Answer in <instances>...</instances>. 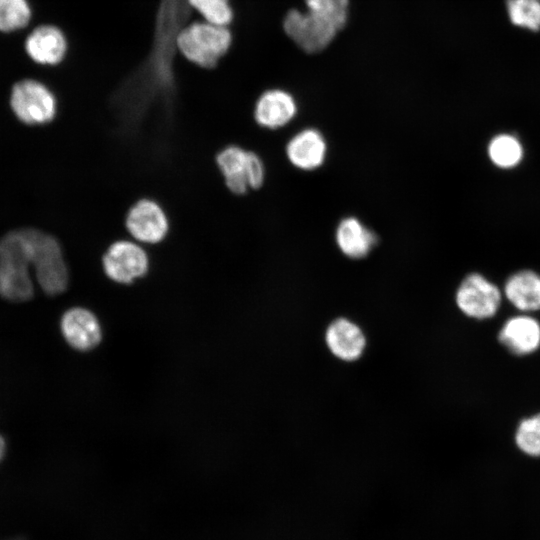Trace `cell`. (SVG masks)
I'll list each match as a JSON object with an SVG mask.
<instances>
[{
	"label": "cell",
	"mask_w": 540,
	"mask_h": 540,
	"mask_svg": "<svg viewBox=\"0 0 540 540\" xmlns=\"http://www.w3.org/2000/svg\"><path fill=\"white\" fill-rule=\"evenodd\" d=\"M486 153L491 164L500 170L517 168L525 158V148L518 136L508 132L495 134L487 143Z\"/></svg>",
	"instance_id": "ac0fdd59"
},
{
	"label": "cell",
	"mask_w": 540,
	"mask_h": 540,
	"mask_svg": "<svg viewBox=\"0 0 540 540\" xmlns=\"http://www.w3.org/2000/svg\"><path fill=\"white\" fill-rule=\"evenodd\" d=\"M61 331L73 348L79 351L93 349L101 341V328L95 315L87 309L75 307L64 313Z\"/></svg>",
	"instance_id": "30bf717a"
},
{
	"label": "cell",
	"mask_w": 540,
	"mask_h": 540,
	"mask_svg": "<svg viewBox=\"0 0 540 540\" xmlns=\"http://www.w3.org/2000/svg\"><path fill=\"white\" fill-rule=\"evenodd\" d=\"M296 112V102L291 94L281 89H271L257 100L254 117L259 125L276 129L290 122Z\"/></svg>",
	"instance_id": "7c38bea8"
},
{
	"label": "cell",
	"mask_w": 540,
	"mask_h": 540,
	"mask_svg": "<svg viewBox=\"0 0 540 540\" xmlns=\"http://www.w3.org/2000/svg\"><path fill=\"white\" fill-rule=\"evenodd\" d=\"M106 275L121 284H130L144 276L149 267L146 252L137 243L120 240L114 242L102 259Z\"/></svg>",
	"instance_id": "ba28073f"
},
{
	"label": "cell",
	"mask_w": 540,
	"mask_h": 540,
	"mask_svg": "<svg viewBox=\"0 0 540 540\" xmlns=\"http://www.w3.org/2000/svg\"><path fill=\"white\" fill-rule=\"evenodd\" d=\"M336 242L343 254L350 258L365 257L377 242L376 235L358 219H343L336 230Z\"/></svg>",
	"instance_id": "e0dca14e"
},
{
	"label": "cell",
	"mask_w": 540,
	"mask_h": 540,
	"mask_svg": "<svg viewBox=\"0 0 540 540\" xmlns=\"http://www.w3.org/2000/svg\"><path fill=\"white\" fill-rule=\"evenodd\" d=\"M25 48L35 62L55 65L65 57L67 42L60 29L52 25H42L27 37Z\"/></svg>",
	"instance_id": "4fadbf2b"
},
{
	"label": "cell",
	"mask_w": 540,
	"mask_h": 540,
	"mask_svg": "<svg viewBox=\"0 0 540 540\" xmlns=\"http://www.w3.org/2000/svg\"><path fill=\"white\" fill-rule=\"evenodd\" d=\"M499 340L514 354H529L540 346V324L530 316H515L504 324Z\"/></svg>",
	"instance_id": "5bb4252c"
},
{
	"label": "cell",
	"mask_w": 540,
	"mask_h": 540,
	"mask_svg": "<svg viewBox=\"0 0 540 540\" xmlns=\"http://www.w3.org/2000/svg\"><path fill=\"white\" fill-rule=\"evenodd\" d=\"M32 243V263L38 284L51 296L64 292L69 276L58 241L51 235L32 229Z\"/></svg>",
	"instance_id": "3957f363"
},
{
	"label": "cell",
	"mask_w": 540,
	"mask_h": 540,
	"mask_svg": "<svg viewBox=\"0 0 540 540\" xmlns=\"http://www.w3.org/2000/svg\"><path fill=\"white\" fill-rule=\"evenodd\" d=\"M232 35L227 26L209 22L185 25L177 35V50L190 62L201 68L212 69L227 53Z\"/></svg>",
	"instance_id": "7a4b0ae2"
},
{
	"label": "cell",
	"mask_w": 540,
	"mask_h": 540,
	"mask_svg": "<svg viewBox=\"0 0 540 540\" xmlns=\"http://www.w3.org/2000/svg\"><path fill=\"white\" fill-rule=\"evenodd\" d=\"M325 341L335 357L348 362L360 358L366 345L360 327L345 318H338L330 323L325 332Z\"/></svg>",
	"instance_id": "8fae6325"
},
{
	"label": "cell",
	"mask_w": 540,
	"mask_h": 540,
	"mask_svg": "<svg viewBox=\"0 0 540 540\" xmlns=\"http://www.w3.org/2000/svg\"><path fill=\"white\" fill-rule=\"evenodd\" d=\"M289 161L302 170H313L322 165L326 155V142L315 129H304L287 144Z\"/></svg>",
	"instance_id": "9a60e30c"
},
{
	"label": "cell",
	"mask_w": 540,
	"mask_h": 540,
	"mask_svg": "<svg viewBox=\"0 0 540 540\" xmlns=\"http://www.w3.org/2000/svg\"><path fill=\"white\" fill-rule=\"evenodd\" d=\"M510 21L522 28L540 30V0H507Z\"/></svg>",
	"instance_id": "d6986e66"
},
{
	"label": "cell",
	"mask_w": 540,
	"mask_h": 540,
	"mask_svg": "<svg viewBox=\"0 0 540 540\" xmlns=\"http://www.w3.org/2000/svg\"><path fill=\"white\" fill-rule=\"evenodd\" d=\"M168 219L163 209L153 200L135 203L127 213L126 228L137 241L155 244L168 232Z\"/></svg>",
	"instance_id": "9c48e42d"
},
{
	"label": "cell",
	"mask_w": 540,
	"mask_h": 540,
	"mask_svg": "<svg viewBox=\"0 0 540 540\" xmlns=\"http://www.w3.org/2000/svg\"><path fill=\"white\" fill-rule=\"evenodd\" d=\"M11 107L21 121L27 124H43L54 118L56 100L46 86L29 79L14 85Z\"/></svg>",
	"instance_id": "52a82bcc"
},
{
	"label": "cell",
	"mask_w": 540,
	"mask_h": 540,
	"mask_svg": "<svg viewBox=\"0 0 540 540\" xmlns=\"http://www.w3.org/2000/svg\"><path fill=\"white\" fill-rule=\"evenodd\" d=\"M5 448H6L5 440H4V438L0 435V461L2 460V458H3V456H4Z\"/></svg>",
	"instance_id": "cb8c5ba5"
},
{
	"label": "cell",
	"mask_w": 540,
	"mask_h": 540,
	"mask_svg": "<svg viewBox=\"0 0 540 540\" xmlns=\"http://www.w3.org/2000/svg\"><path fill=\"white\" fill-rule=\"evenodd\" d=\"M287 36L307 53L325 49L339 31L332 23L313 12L291 9L284 18Z\"/></svg>",
	"instance_id": "5b68a950"
},
{
	"label": "cell",
	"mask_w": 540,
	"mask_h": 540,
	"mask_svg": "<svg viewBox=\"0 0 540 540\" xmlns=\"http://www.w3.org/2000/svg\"><path fill=\"white\" fill-rule=\"evenodd\" d=\"M31 16L26 0H0V31L9 32L24 27Z\"/></svg>",
	"instance_id": "ffe728a7"
},
{
	"label": "cell",
	"mask_w": 540,
	"mask_h": 540,
	"mask_svg": "<svg viewBox=\"0 0 540 540\" xmlns=\"http://www.w3.org/2000/svg\"><path fill=\"white\" fill-rule=\"evenodd\" d=\"M32 229L7 233L0 240V295L14 302L33 296L29 266L33 265Z\"/></svg>",
	"instance_id": "6da1fadb"
},
{
	"label": "cell",
	"mask_w": 540,
	"mask_h": 540,
	"mask_svg": "<svg viewBox=\"0 0 540 540\" xmlns=\"http://www.w3.org/2000/svg\"><path fill=\"white\" fill-rule=\"evenodd\" d=\"M516 444L530 456H540V414L524 419L516 432Z\"/></svg>",
	"instance_id": "603a6c76"
},
{
	"label": "cell",
	"mask_w": 540,
	"mask_h": 540,
	"mask_svg": "<svg viewBox=\"0 0 540 540\" xmlns=\"http://www.w3.org/2000/svg\"><path fill=\"white\" fill-rule=\"evenodd\" d=\"M308 11L316 13L338 30L342 29L348 18V0H305Z\"/></svg>",
	"instance_id": "7402d4cb"
},
{
	"label": "cell",
	"mask_w": 540,
	"mask_h": 540,
	"mask_svg": "<svg viewBox=\"0 0 540 540\" xmlns=\"http://www.w3.org/2000/svg\"><path fill=\"white\" fill-rule=\"evenodd\" d=\"M501 291L484 275L468 274L456 291V304L467 316L485 319L494 316L500 307Z\"/></svg>",
	"instance_id": "8992f818"
},
{
	"label": "cell",
	"mask_w": 540,
	"mask_h": 540,
	"mask_svg": "<svg viewBox=\"0 0 540 540\" xmlns=\"http://www.w3.org/2000/svg\"><path fill=\"white\" fill-rule=\"evenodd\" d=\"M216 162L227 187L235 194H244L248 188H259L263 183L264 166L253 152L231 145L218 153Z\"/></svg>",
	"instance_id": "277c9868"
},
{
	"label": "cell",
	"mask_w": 540,
	"mask_h": 540,
	"mask_svg": "<svg viewBox=\"0 0 540 540\" xmlns=\"http://www.w3.org/2000/svg\"><path fill=\"white\" fill-rule=\"evenodd\" d=\"M504 294L521 311L540 310V274L529 269L511 274L504 284Z\"/></svg>",
	"instance_id": "2e32d148"
},
{
	"label": "cell",
	"mask_w": 540,
	"mask_h": 540,
	"mask_svg": "<svg viewBox=\"0 0 540 540\" xmlns=\"http://www.w3.org/2000/svg\"><path fill=\"white\" fill-rule=\"evenodd\" d=\"M188 4L211 24L227 26L233 19L229 0H188Z\"/></svg>",
	"instance_id": "44dd1931"
}]
</instances>
